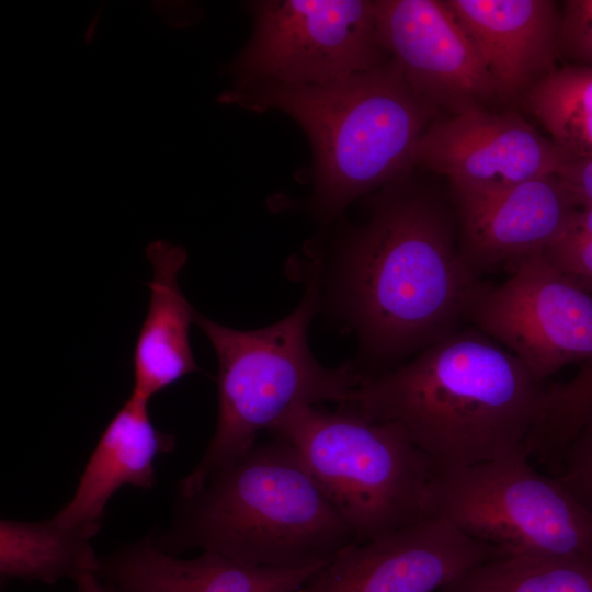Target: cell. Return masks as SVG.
Returning a JSON list of instances; mask_svg holds the SVG:
<instances>
[{"mask_svg": "<svg viewBox=\"0 0 592 592\" xmlns=\"http://www.w3.org/2000/svg\"><path fill=\"white\" fill-rule=\"evenodd\" d=\"M559 466L557 478L592 514V420L568 446Z\"/></svg>", "mask_w": 592, "mask_h": 592, "instance_id": "cell-23", "label": "cell"}, {"mask_svg": "<svg viewBox=\"0 0 592 592\" xmlns=\"http://www.w3.org/2000/svg\"><path fill=\"white\" fill-rule=\"evenodd\" d=\"M459 252L478 276L543 251L580 207L556 173L500 191L451 193Z\"/></svg>", "mask_w": 592, "mask_h": 592, "instance_id": "cell-13", "label": "cell"}, {"mask_svg": "<svg viewBox=\"0 0 592 592\" xmlns=\"http://www.w3.org/2000/svg\"><path fill=\"white\" fill-rule=\"evenodd\" d=\"M379 42L443 117L502 105L480 54L445 0H376Z\"/></svg>", "mask_w": 592, "mask_h": 592, "instance_id": "cell-10", "label": "cell"}, {"mask_svg": "<svg viewBox=\"0 0 592 592\" xmlns=\"http://www.w3.org/2000/svg\"><path fill=\"white\" fill-rule=\"evenodd\" d=\"M152 267L149 307L139 329L133 355L132 398L150 399L198 369L190 343V327L196 311L178 283L186 263L184 248L167 241H153L146 248Z\"/></svg>", "mask_w": 592, "mask_h": 592, "instance_id": "cell-17", "label": "cell"}, {"mask_svg": "<svg viewBox=\"0 0 592 592\" xmlns=\"http://www.w3.org/2000/svg\"><path fill=\"white\" fill-rule=\"evenodd\" d=\"M320 304L314 282L284 319L257 330H238L196 312V323L218 360V417L206 451L179 483V496L195 492L207 477L255 444L298 405L344 403L363 379L352 363L334 368L311 354L307 332Z\"/></svg>", "mask_w": 592, "mask_h": 592, "instance_id": "cell-5", "label": "cell"}, {"mask_svg": "<svg viewBox=\"0 0 592 592\" xmlns=\"http://www.w3.org/2000/svg\"><path fill=\"white\" fill-rule=\"evenodd\" d=\"M480 54L502 104L521 101L558 68L560 4L551 0H445Z\"/></svg>", "mask_w": 592, "mask_h": 592, "instance_id": "cell-14", "label": "cell"}, {"mask_svg": "<svg viewBox=\"0 0 592 592\" xmlns=\"http://www.w3.org/2000/svg\"><path fill=\"white\" fill-rule=\"evenodd\" d=\"M485 283L467 322L509 350L539 382L572 363L592 362V289L535 252Z\"/></svg>", "mask_w": 592, "mask_h": 592, "instance_id": "cell-9", "label": "cell"}, {"mask_svg": "<svg viewBox=\"0 0 592 592\" xmlns=\"http://www.w3.org/2000/svg\"><path fill=\"white\" fill-rule=\"evenodd\" d=\"M558 52L568 65L592 67V0L560 2Z\"/></svg>", "mask_w": 592, "mask_h": 592, "instance_id": "cell-22", "label": "cell"}, {"mask_svg": "<svg viewBox=\"0 0 592 592\" xmlns=\"http://www.w3.org/2000/svg\"><path fill=\"white\" fill-rule=\"evenodd\" d=\"M99 530L65 526L54 517L0 522V574L2 581L19 579L54 584L96 573L100 557L92 546Z\"/></svg>", "mask_w": 592, "mask_h": 592, "instance_id": "cell-18", "label": "cell"}, {"mask_svg": "<svg viewBox=\"0 0 592 592\" xmlns=\"http://www.w3.org/2000/svg\"><path fill=\"white\" fill-rule=\"evenodd\" d=\"M173 522L151 534L178 556L200 548L261 567L300 569L329 562L356 543L350 526L285 439L257 443L179 496Z\"/></svg>", "mask_w": 592, "mask_h": 592, "instance_id": "cell-3", "label": "cell"}, {"mask_svg": "<svg viewBox=\"0 0 592 592\" xmlns=\"http://www.w3.org/2000/svg\"><path fill=\"white\" fill-rule=\"evenodd\" d=\"M521 101L570 158H592V67H558Z\"/></svg>", "mask_w": 592, "mask_h": 592, "instance_id": "cell-19", "label": "cell"}, {"mask_svg": "<svg viewBox=\"0 0 592 592\" xmlns=\"http://www.w3.org/2000/svg\"><path fill=\"white\" fill-rule=\"evenodd\" d=\"M439 592H592V557L498 556Z\"/></svg>", "mask_w": 592, "mask_h": 592, "instance_id": "cell-20", "label": "cell"}, {"mask_svg": "<svg viewBox=\"0 0 592 592\" xmlns=\"http://www.w3.org/2000/svg\"><path fill=\"white\" fill-rule=\"evenodd\" d=\"M543 255L558 271L592 285V206H580Z\"/></svg>", "mask_w": 592, "mask_h": 592, "instance_id": "cell-21", "label": "cell"}, {"mask_svg": "<svg viewBox=\"0 0 592 592\" xmlns=\"http://www.w3.org/2000/svg\"><path fill=\"white\" fill-rule=\"evenodd\" d=\"M585 286H588L589 288H591V289H592V285H585Z\"/></svg>", "mask_w": 592, "mask_h": 592, "instance_id": "cell-26", "label": "cell"}, {"mask_svg": "<svg viewBox=\"0 0 592 592\" xmlns=\"http://www.w3.org/2000/svg\"><path fill=\"white\" fill-rule=\"evenodd\" d=\"M498 556L449 521L426 516L340 551L296 592H439Z\"/></svg>", "mask_w": 592, "mask_h": 592, "instance_id": "cell-12", "label": "cell"}, {"mask_svg": "<svg viewBox=\"0 0 592 592\" xmlns=\"http://www.w3.org/2000/svg\"><path fill=\"white\" fill-rule=\"evenodd\" d=\"M556 174L579 206H592V158H570Z\"/></svg>", "mask_w": 592, "mask_h": 592, "instance_id": "cell-24", "label": "cell"}, {"mask_svg": "<svg viewBox=\"0 0 592 592\" xmlns=\"http://www.w3.org/2000/svg\"><path fill=\"white\" fill-rule=\"evenodd\" d=\"M548 387L471 326L363 377L339 409L394 426L441 474L526 448L545 415Z\"/></svg>", "mask_w": 592, "mask_h": 592, "instance_id": "cell-2", "label": "cell"}, {"mask_svg": "<svg viewBox=\"0 0 592 592\" xmlns=\"http://www.w3.org/2000/svg\"><path fill=\"white\" fill-rule=\"evenodd\" d=\"M327 563L277 569L214 551L181 559L149 534L100 557L95 574L109 592H296Z\"/></svg>", "mask_w": 592, "mask_h": 592, "instance_id": "cell-15", "label": "cell"}, {"mask_svg": "<svg viewBox=\"0 0 592 592\" xmlns=\"http://www.w3.org/2000/svg\"><path fill=\"white\" fill-rule=\"evenodd\" d=\"M248 8L251 38L227 66L232 90L274 82L316 84L386 62L375 1L265 0Z\"/></svg>", "mask_w": 592, "mask_h": 592, "instance_id": "cell-8", "label": "cell"}, {"mask_svg": "<svg viewBox=\"0 0 592 592\" xmlns=\"http://www.w3.org/2000/svg\"><path fill=\"white\" fill-rule=\"evenodd\" d=\"M218 100L254 112L278 110L301 127L314 156V208L326 220L372 190L401 180L423 134L443 117L390 58L323 83L265 82L226 91Z\"/></svg>", "mask_w": 592, "mask_h": 592, "instance_id": "cell-4", "label": "cell"}, {"mask_svg": "<svg viewBox=\"0 0 592 592\" xmlns=\"http://www.w3.org/2000/svg\"><path fill=\"white\" fill-rule=\"evenodd\" d=\"M428 513L503 555L592 557V514L557 477L535 470L525 447L436 474Z\"/></svg>", "mask_w": 592, "mask_h": 592, "instance_id": "cell-7", "label": "cell"}, {"mask_svg": "<svg viewBox=\"0 0 592 592\" xmlns=\"http://www.w3.org/2000/svg\"><path fill=\"white\" fill-rule=\"evenodd\" d=\"M75 583L77 592H109L95 573L82 576Z\"/></svg>", "mask_w": 592, "mask_h": 592, "instance_id": "cell-25", "label": "cell"}, {"mask_svg": "<svg viewBox=\"0 0 592 592\" xmlns=\"http://www.w3.org/2000/svg\"><path fill=\"white\" fill-rule=\"evenodd\" d=\"M568 159L516 111L482 109L433 122L413 166L446 177L451 193L478 195L554 174Z\"/></svg>", "mask_w": 592, "mask_h": 592, "instance_id": "cell-11", "label": "cell"}, {"mask_svg": "<svg viewBox=\"0 0 592 592\" xmlns=\"http://www.w3.org/2000/svg\"><path fill=\"white\" fill-rule=\"evenodd\" d=\"M173 435L157 429L148 403L132 397L101 434L72 499L53 517L65 526L99 530L110 498L123 486H155L157 456L173 451Z\"/></svg>", "mask_w": 592, "mask_h": 592, "instance_id": "cell-16", "label": "cell"}, {"mask_svg": "<svg viewBox=\"0 0 592 592\" xmlns=\"http://www.w3.org/2000/svg\"><path fill=\"white\" fill-rule=\"evenodd\" d=\"M327 284L362 353L379 365L462 329L485 282L460 255L452 202L391 183L343 241Z\"/></svg>", "mask_w": 592, "mask_h": 592, "instance_id": "cell-1", "label": "cell"}, {"mask_svg": "<svg viewBox=\"0 0 592 592\" xmlns=\"http://www.w3.org/2000/svg\"><path fill=\"white\" fill-rule=\"evenodd\" d=\"M296 449L356 543L426 516L433 464L389 424L298 405L271 429Z\"/></svg>", "mask_w": 592, "mask_h": 592, "instance_id": "cell-6", "label": "cell"}]
</instances>
